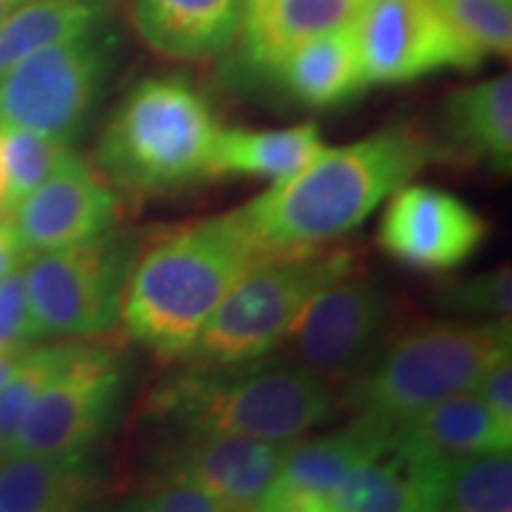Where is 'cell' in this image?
Returning a JSON list of instances; mask_svg holds the SVG:
<instances>
[{
	"mask_svg": "<svg viewBox=\"0 0 512 512\" xmlns=\"http://www.w3.org/2000/svg\"><path fill=\"white\" fill-rule=\"evenodd\" d=\"M441 152L418 124H392L318 152L302 171L235 209L268 254L325 247L363 226L384 200Z\"/></svg>",
	"mask_w": 512,
	"mask_h": 512,
	"instance_id": "1",
	"label": "cell"
},
{
	"mask_svg": "<svg viewBox=\"0 0 512 512\" xmlns=\"http://www.w3.org/2000/svg\"><path fill=\"white\" fill-rule=\"evenodd\" d=\"M271 256L238 211L171 228L140 247L119 320L164 363H178L211 313L254 264Z\"/></svg>",
	"mask_w": 512,
	"mask_h": 512,
	"instance_id": "2",
	"label": "cell"
},
{
	"mask_svg": "<svg viewBox=\"0 0 512 512\" xmlns=\"http://www.w3.org/2000/svg\"><path fill=\"white\" fill-rule=\"evenodd\" d=\"M147 415L176 434L302 439L335 415L332 384L290 358L188 366L152 389Z\"/></svg>",
	"mask_w": 512,
	"mask_h": 512,
	"instance_id": "3",
	"label": "cell"
},
{
	"mask_svg": "<svg viewBox=\"0 0 512 512\" xmlns=\"http://www.w3.org/2000/svg\"><path fill=\"white\" fill-rule=\"evenodd\" d=\"M219 131L209 100L190 81L143 79L107 121L95 147V171L133 200L178 192L209 181Z\"/></svg>",
	"mask_w": 512,
	"mask_h": 512,
	"instance_id": "4",
	"label": "cell"
},
{
	"mask_svg": "<svg viewBox=\"0 0 512 512\" xmlns=\"http://www.w3.org/2000/svg\"><path fill=\"white\" fill-rule=\"evenodd\" d=\"M510 318L484 323H420L394 339L349 382L347 403L387 430L446 396L467 392L510 349Z\"/></svg>",
	"mask_w": 512,
	"mask_h": 512,
	"instance_id": "5",
	"label": "cell"
},
{
	"mask_svg": "<svg viewBox=\"0 0 512 512\" xmlns=\"http://www.w3.org/2000/svg\"><path fill=\"white\" fill-rule=\"evenodd\" d=\"M351 249L316 247L261 259L211 313L195 344L178 363L230 366L280 347L302 306L332 280L354 271Z\"/></svg>",
	"mask_w": 512,
	"mask_h": 512,
	"instance_id": "6",
	"label": "cell"
},
{
	"mask_svg": "<svg viewBox=\"0 0 512 512\" xmlns=\"http://www.w3.org/2000/svg\"><path fill=\"white\" fill-rule=\"evenodd\" d=\"M143 235L114 226L79 245L24 259L36 337H95L117 325Z\"/></svg>",
	"mask_w": 512,
	"mask_h": 512,
	"instance_id": "7",
	"label": "cell"
},
{
	"mask_svg": "<svg viewBox=\"0 0 512 512\" xmlns=\"http://www.w3.org/2000/svg\"><path fill=\"white\" fill-rule=\"evenodd\" d=\"M117 57L102 27L36 50L0 76V131L22 128L72 145Z\"/></svg>",
	"mask_w": 512,
	"mask_h": 512,
	"instance_id": "8",
	"label": "cell"
},
{
	"mask_svg": "<svg viewBox=\"0 0 512 512\" xmlns=\"http://www.w3.org/2000/svg\"><path fill=\"white\" fill-rule=\"evenodd\" d=\"M392 297L354 271L313 294L292 320L280 347L285 358L323 380L349 384L389 339Z\"/></svg>",
	"mask_w": 512,
	"mask_h": 512,
	"instance_id": "9",
	"label": "cell"
},
{
	"mask_svg": "<svg viewBox=\"0 0 512 512\" xmlns=\"http://www.w3.org/2000/svg\"><path fill=\"white\" fill-rule=\"evenodd\" d=\"M126 389L117 349L83 344L67 368L38 394L8 451L72 456L86 453L117 418Z\"/></svg>",
	"mask_w": 512,
	"mask_h": 512,
	"instance_id": "10",
	"label": "cell"
},
{
	"mask_svg": "<svg viewBox=\"0 0 512 512\" xmlns=\"http://www.w3.org/2000/svg\"><path fill=\"white\" fill-rule=\"evenodd\" d=\"M356 31L366 86H396L446 69L470 72L486 60L434 0H373Z\"/></svg>",
	"mask_w": 512,
	"mask_h": 512,
	"instance_id": "11",
	"label": "cell"
},
{
	"mask_svg": "<svg viewBox=\"0 0 512 512\" xmlns=\"http://www.w3.org/2000/svg\"><path fill=\"white\" fill-rule=\"evenodd\" d=\"M489 223L470 204L432 185H401L384 209L377 245L401 264L446 273L482 247Z\"/></svg>",
	"mask_w": 512,
	"mask_h": 512,
	"instance_id": "12",
	"label": "cell"
},
{
	"mask_svg": "<svg viewBox=\"0 0 512 512\" xmlns=\"http://www.w3.org/2000/svg\"><path fill=\"white\" fill-rule=\"evenodd\" d=\"M294 441L230 432L178 434L155 475L195 484L221 512L259 510Z\"/></svg>",
	"mask_w": 512,
	"mask_h": 512,
	"instance_id": "13",
	"label": "cell"
},
{
	"mask_svg": "<svg viewBox=\"0 0 512 512\" xmlns=\"http://www.w3.org/2000/svg\"><path fill=\"white\" fill-rule=\"evenodd\" d=\"M117 221V192L79 155L29 192L8 219L24 256L93 240Z\"/></svg>",
	"mask_w": 512,
	"mask_h": 512,
	"instance_id": "14",
	"label": "cell"
},
{
	"mask_svg": "<svg viewBox=\"0 0 512 512\" xmlns=\"http://www.w3.org/2000/svg\"><path fill=\"white\" fill-rule=\"evenodd\" d=\"M392 430L361 418L344 430L316 439H297L278 475L268 484L259 510L264 512H328L335 489L354 467L389 451Z\"/></svg>",
	"mask_w": 512,
	"mask_h": 512,
	"instance_id": "15",
	"label": "cell"
},
{
	"mask_svg": "<svg viewBox=\"0 0 512 512\" xmlns=\"http://www.w3.org/2000/svg\"><path fill=\"white\" fill-rule=\"evenodd\" d=\"M510 446V427L467 389L399 422L392 430L387 453L403 465L430 467L489 453H510Z\"/></svg>",
	"mask_w": 512,
	"mask_h": 512,
	"instance_id": "16",
	"label": "cell"
},
{
	"mask_svg": "<svg viewBox=\"0 0 512 512\" xmlns=\"http://www.w3.org/2000/svg\"><path fill=\"white\" fill-rule=\"evenodd\" d=\"M441 159L479 164L496 174H510L512 166V79L494 76L458 88L444 100Z\"/></svg>",
	"mask_w": 512,
	"mask_h": 512,
	"instance_id": "17",
	"label": "cell"
},
{
	"mask_svg": "<svg viewBox=\"0 0 512 512\" xmlns=\"http://www.w3.org/2000/svg\"><path fill=\"white\" fill-rule=\"evenodd\" d=\"M131 19L157 55L197 62L233 46L240 34L242 0H131Z\"/></svg>",
	"mask_w": 512,
	"mask_h": 512,
	"instance_id": "18",
	"label": "cell"
},
{
	"mask_svg": "<svg viewBox=\"0 0 512 512\" xmlns=\"http://www.w3.org/2000/svg\"><path fill=\"white\" fill-rule=\"evenodd\" d=\"M373 0H242V55L254 72L271 74L299 43L361 19Z\"/></svg>",
	"mask_w": 512,
	"mask_h": 512,
	"instance_id": "19",
	"label": "cell"
},
{
	"mask_svg": "<svg viewBox=\"0 0 512 512\" xmlns=\"http://www.w3.org/2000/svg\"><path fill=\"white\" fill-rule=\"evenodd\" d=\"M299 105L330 110L366 88L356 24L328 31L292 48L271 72Z\"/></svg>",
	"mask_w": 512,
	"mask_h": 512,
	"instance_id": "20",
	"label": "cell"
},
{
	"mask_svg": "<svg viewBox=\"0 0 512 512\" xmlns=\"http://www.w3.org/2000/svg\"><path fill=\"white\" fill-rule=\"evenodd\" d=\"M100 491L102 479L86 453H0V512L76 510Z\"/></svg>",
	"mask_w": 512,
	"mask_h": 512,
	"instance_id": "21",
	"label": "cell"
},
{
	"mask_svg": "<svg viewBox=\"0 0 512 512\" xmlns=\"http://www.w3.org/2000/svg\"><path fill=\"white\" fill-rule=\"evenodd\" d=\"M323 136L316 124H302L275 131L221 128L209 157V178H264L278 183L302 171L323 150Z\"/></svg>",
	"mask_w": 512,
	"mask_h": 512,
	"instance_id": "22",
	"label": "cell"
},
{
	"mask_svg": "<svg viewBox=\"0 0 512 512\" xmlns=\"http://www.w3.org/2000/svg\"><path fill=\"white\" fill-rule=\"evenodd\" d=\"M394 458V456H392ZM401 463V460H399ZM420 486L425 510L446 512H510L512 460L510 453H489L453 460L446 465L411 467Z\"/></svg>",
	"mask_w": 512,
	"mask_h": 512,
	"instance_id": "23",
	"label": "cell"
},
{
	"mask_svg": "<svg viewBox=\"0 0 512 512\" xmlns=\"http://www.w3.org/2000/svg\"><path fill=\"white\" fill-rule=\"evenodd\" d=\"M114 0H27L0 22V76L36 50L105 24Z\"/></svg>",
	"mask_w": 512,
	"mask_h": 512,
	"instance_id": "24",
	"label": "cell"
},
{
	"mask_svg": "<svg viewBox=\"0 0 512 512\" xmlns=\"http://www.w3.org/2000/svg\"><path fill=\"white\" fill-rule=\"evenodd\" d=\"M328 512H425V501L411 470L384 453L339 482Z\"/></svg>",
	"mask_w": 512,
	"mask_h": 512,
	"instance_id": "25",
	"label": "cell"
},
{
	"mask_svg": "<svg viewBox=\"0 0 512 512\" xmlns=\"http://www.w3.org/2000/svg\"><path fill=\"white\" fill-rule=\"evenodd\" d=\"M0 152H3V197H0V219L8 221L19 202L34 192L43 181H48L60 166L72 159L76 152L62 140L41 136L34 131L10 128L0 131Z\"/></svg>",
	"mask_w": 512,
	"mask_h": 512,
	"instance_id": "26",
	"label": "cell"
},
{
	"mask_svg": "<svg viewBox=\"0 0 512 512\" xmlns=\"http://www.w3.org/2000/svg\"><path fill=\"white\" fill-rule=\"evenodd\" d=\"M81 349L83 344L69 342L22 351L15 373L0 387V441H3L5 451H8L10 441L15 439L31 403L67 368V363Z\"/></svg>",
	"mask_w": 512,
	"mask_h": 512,
	"instance_id": "27",
	"label": "cell"
},
{
	"mask_svg": "<svg viewBox=\"0 0 512 512\" xmlns=\"http://www.w3.org/2000/svg\"><path fill=\"white\" fill-rule=\"evenodd\" d=\"M441 15L484 57H508L512 48V0H434Z\"/></svg>",
	"mask_w": 512,
	"mask_h": 512,
	"instance_id": "28",
	"label": "cell"
},
{
	"mask_svg": "<svg viewBox=\"0 0 512 512\" xmlns=\"http://www.w3.org/2000/svg\"><path fill=\"white\" fill-rule=\"evenodd\" d=\"M434 304L441 311L467 318H510L512 311V275L510 266L470 275L448 278L434 287Z\"/></svg>",
	"mask_w": 512,
	"mask_h": 512,
	"instance_id": "29",
	"label": "cell"
},
{
	"mask_svg": "<svg viewBox=\"0 0 512 512\" xmlns=\"http://www.w3.org/2000/svg\"><path fill=\"white\" fill-rule=\"evenodd\" d=\"M34 318H31L24 261L0 280V354L27 349L34 342Z\"/></svg>",
	"mask_w": 512,
	"mask_h": 512,
	"instance_id": "30",
	"label": "cell"
},
{
	"mask_svg": "<svg viewBox=\"0 0 512 512\" xmlns=\"http://www.w3.org/2000/svg\"><path fill=\"white\" fill-rule=\"evenodd\" d=\"M126 508L145 512H221L211 498L185 479L155 475Z\"/></svg>",
	"mask_w": 512,
	"mask_h": 512,
	"instance_id": "31",
	"label": "cell"
},
{
	"mask_svg": "<svg viewBox=\"0 0 512 512\" xmlns=\"http://www.w3.org/2000/svg\"><path fill=\"white\" fill-rule=\"evenodd\" d=\"M479 399L491 408V413L512 430V351H503L501 356L484 370L475 387Z\"/></svg>",
	"mask_w": 512,
	"mask_h": 512,
	"instance_id": "32",
	"label": "cell"
},
{
	"mask_svg": "<svg viewBox=\"0 0 512 512\" xmlns=\"http://www.w3.org/2000/svg\"><path fill=\"white\" fill-rule=\"evenodd\" d=\"M27 256L22 254V249L17 245L15 233H12L10 223L0 219V280L8 275L12 268H17Z\"/></svg>",
	"mask_w": 512,
	"mask_h": 512,
	"instance_id": "33",
	"label": "cell"
},
{
	"mask_svg": "<svg viewBox=\"0 0 512 512\" xmlns=\"http://www.w3.org/2000/svg\"><path fill=\"white\" fill-rule=\"evenodd\" d=\"M22 351H12V354H0V387H3V384L10 380L12 373H15V368H17V363H19V356H22Z\"/></svg>",
	"mask_w": 512,
	"mask_h": 512,
	"instance_id": "34",
	"label": "cell"
},
{
	"mask_svg": "<svg viewBox=\"0 0 512 512\" xmlns=\"http://www.w3.org/2000/svg\"><path fill=\"white\" fill-rule=\"evenodd\" d=\"M22 3H27V0H0V22H3L10 12H15Z\"/></svg>",
	"mask_w": 512,
	"mask_h": 512,
	"instance_id": "35",
	"label": "cell"
},
{
	"mask_svg": "<svg viewBox=\"0 0 512 512\" xmlns=\"http://www.w3.org/2000/svg\"><path fill=\"white\" fill-rule=\"evenodd\" d=\"M3 185H5V174H3V152H0V197H3Z\"/></svg>",
	"mask_w": 512,
	"mask_h": 512,
	"instance_id": "36",
	"label": "cell"
},
{
	"mask_svg": "<svg viewBox=\"0 0 512 512\" xmlns=\"http://www.w3.org/2000/svg\"><path fill=\"white\" fill-rule=\"evenodd\" d=\"M0 453H5V446H3V441H0Z\"/></svg>",
	"mask_w": 512,
	"mask_h": 512,
	"instance_id": "37",
	"label": "cell"
}]
</instances>
